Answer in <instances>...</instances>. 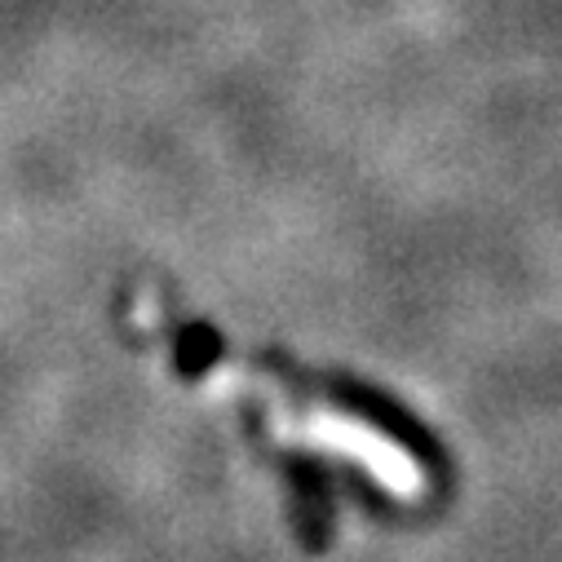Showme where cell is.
Returning a JSON list of instances; mask_svg holds the SVG:
<instances>
[{
    "instance_id": "1",
    "label": "cell",
    "mask_w": 562,
    "mask_h": 562,
    "mask_svg": "<svg viewBox=\"0 0 562 562\" xmlns=\"http://www.w3.org/2000/svg\"><path fill=\"white\" fill-rule=\"evenodd\" d=\"M209 390L257 398L261 412H266L270 435L284 448H306V452H319V457L350 461L355 470H363L394 501H420L430 492L426 465H420L394 435L372 426L368 416H355V412L333 407V403H297L289 390H279L270 376H252V372L226 368V363L209 376Z\"/></svg>"
}]
</instances>
